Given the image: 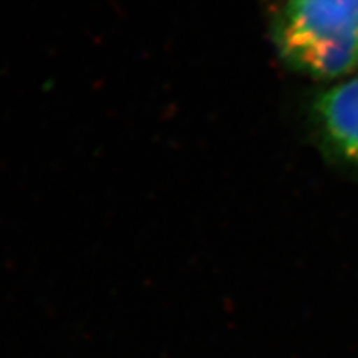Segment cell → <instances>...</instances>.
I'll list each match as a JSON object with an SVG mask.
<instances>
[{
    "instance_id": "obj_1",
    "label": "cell",
    "mask_w": 358,
    "mask_h": 358,
    "mask_svg": "<svg viewBox=\"0 0 358 358\" xmlns=\"http://www.w3.org/2000/svg\"><path fill=\"white\" fill-rule=\"evenodd\" d=\"M275 43L293 69L315 78L358 72V0H287Z\"/></svg>"
},
{
    "instance_id": "obj_2",
    "label": "cell",
    "mask_w": 358,
    "mask_h": 358,
    "mask_svg": "<svg viewBox=\"0 0 358 358\" xmlns=\"http://www.w3.org/2000/svg\"><path fill=\"white\" fill-rule=\"evenodd\" d=\"M312 114L334 152L358 166V75L320 93Z\"/></svg>"
}]
</instances>
